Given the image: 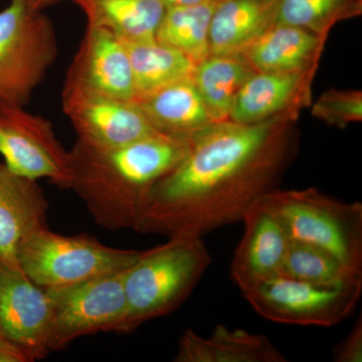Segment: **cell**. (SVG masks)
<instances>
[{"label": "cell", "mask_w": 362, "mask_h": 362, "mask_svg": "<svg viewBox=\"0 0 362 362\" xmlns=\"http://www.w3.org/2000/svg\"><path fill=\"white\" fill-rule=\"evenodd\" d=\"M126 270L45 289L52 309L47 339L49 352L66 349L74 340L95 333H120L127 311L124 289Z\"/></svg>", "instance_id": "8"}, {"label": "cell", "mask_w": 362, "mask_h": 362, "mask_svg": "<svg viewBox=\"0 0 362 362\" xmlns=\"http://www.w3.org/2000/svg\"><path fill=\"white\" fill-rule=\"evenodd\" d=\"M62 105L77 140L94 148H117L159 133L133 101L64 94Z\"/></svg>", "instance_id": "11"}, {"label": "cell", "mask_w": 362, "mask_h": 362, "mask_svg": "<svg viewBox=\"0 0 362 362\" xmlns=\"http://www.w3.org/2000/svg\"><path fill=\"white\" fill-rule=\"evenodd\" d=\"M64 94L94 95L134 101V81L122 40L96 26L88 25L66 71Z\"/></svg>", "instance_id": "10"}, {"label": "cell", "mask_w": 362, "mask_h": 362, "mask_svg": "<svg viewBox=\"0 0 362 362\" xmlns=\"http://www.w3.org/2000/svg\"><path fill=\"white\" fill-rule=\"evenodd\" d=\"M0 362H33L21 345L0 329Z\"/></svg>", "instance_id": "28"}, {"label": "cell", "mask_w": 362, "mask_h": 362, "mask_svg": "<svg viewBox=\"0 0 362 362\" xmlns=\"http://www.w3.org/2000/svg\"><path fill=\"white\" fill-rule=\"evenodd\" d=\"M220 0L192 6H168L157 28L156 40L192 59L195 64L211 54L209 26Z\"/></svg>", "instance_id": "23"}, {"label": "cell", "mask_w": 362, "mask_h": 362, "mask_svg": "<svg viewBox=\"0 0 362 362\" xmlns=\"http://www.w3.org/2000/svg\"><path fill=\"white\" fill-rule=\"evenodd\" d=\"M280 276L325 286L342 284L362 278V274L350 270L322 247L292 240Z\"/></svg>", "instance_id": "24"}, {"label": "cell", "mask_w": 362, "mask_h": 362, "mask_svg": "<svg viewBox=\"0 0 362 362\" xmlns=\"http://www.w3.org/2000/svg\"><path fill=\"white\" fill-rule=\"evenodd\" d=\"M139 252L106 246L87 235H59L42 226L21 242L18 262L33 283L52 289L126 270Z\"/></svg>", "instance_id": "5"}, {"label": "cell", "mask_w": 362, "mask_h": 362, "mask_svg": "<svg viewBox=\"0 0 362 362\" xmlns=\"http://www.w3.org/2000/svg\"><path fill=\"white\" fill-rule=\"evenodd\" d=\"M290 240L322 247L362 274V204L326 197L315 188L275 189L266 195Z\"/></svg>", "instance_id": "4"}, {"label": "cell", "mask_w": 362, "mask_h": 362, "mask_svg": "<svg viewBox=\"0 0 362 362\" xmlns=\"http://www.w3.org/2000/svg\"><path fill=\"white\" fill-rule=\"evenodd\" d=\"M58 54L51 18L11 0L0 11V104L25 107Z\"/></svg>", "instance_id": "6"}, {"label": "cell", "mask_w": 362, "mask_h": 362, "mask_svg": "<svg viewBox=\"0 0 362 362\" xmlns=\"http://www.w3.org/2000/svg\"><path fill=\"white\" fill-rule=\"evenodd\" d=\"M279 0H220L209 26L211 54H239L275 25Z\"/></svg>", "instance_id": "19"}, {"label": "cell", "mask_w": 362, "mask_h": 362, "mask_svg": "<svg viewBox=\"0 0 362 362\" xmlns=\"http://www.w3.org/2000/svg\"><path fill=\"white\" fill-rule=\"evenodd\" d=\"M168 6H192V4H202L206 0H163Z\"/></svg>", "instance_id": "30"}, {"label": "cell", "mask_w": 362, "mask_h": 362, "mask_svg": "<svg viewBox=\"0 0 362 362\" xmlns=\"http://www.w3.org/2000/svg\"><path fill=\"white\" fill-rule=\"evenodd\" d=\"M281 117L245 125L223 121L189 136L185 156L150 192L134 230L204 237L242 223L270 194L289 157Z\"/></svg>", "instance_id": "1"}, {"label": "cell", "mask_w": 362, "mask_h": 362, "mask_svg": "<svg viewBox=\"0 0 362 362\" xmlns=\"http://www.w3.org/2000/svg\"><path fill=\"white\" fill-rule=\"evenodd\" d=\"M322 42V35L275 23L239 54L255 71H307L318 58Z\"/></svg>", "instance_id": "15"}, {"label": "cell", "mask_w": 362, "mask_h": 362, "mask_svg": "<svg viewBox=\"0 0 362 362\" xmlns=\"http://www.w3.org/2000/svg\"><path fill=\"white\" fill-rule=\"evenodd\" d=\"M87 25L111 33L124 42H154L166 11L163 0H70Z\"/></svg>", "instance_id": "20"}, {"label": "cell", "mask_w": 362, "mask_h": 362, "mask_svg": "<svg viewBox=\"0 0 362 362\" xmlns=\"http://www.w3.org/2000/svg\"><path fill=\"white\" fill-rule=\"evenodd\" d=\"M124 45L132 69L135 100L194 76L197 64L173 47L156 40Z\"/></svg>", "instance_id": "22"}, {"label": "cell", "mask_w": 362, "mask_h": 362, "mask_svg": "<svg viewBox=\"0 0 362 362\" xmlns=\"http://www.w3.org/2000/svg\"><path fill=\"white\" fill-rule=\"evenodd\" d=\"M334 361L337 362L362 361V319L352 328L349 337L335 349Z\"/></svg>", "instance_id": "27"}, {"label": "cell", "mask_w": 362, "mask_h": 362, "mask_svg": "<svg viewBox=\"0 0 362 362\" xmlns=\"http://www.w3.org/2000/svg\"><path fill=\"white\" fill-rule=\"evenodd\" d=\"M309 76L310 71H254L240 88L228 120L251 125L281 115L300 99Z\"/></svg>", "instance_id": "18"}, {"label": "cell", "mask_w": 362, "mask_h": 362, "mask_svg": "<svg viewBox=\"0 0 362 362\" xmlns=\"http://www.w3.org/2000/svg\"><path fill=\"white\" fill-rule=\"evenodd\" d=\"M312 112L317 118L330 125L345 127L350 123L361 121V93L329 90L316 102Z\"/></svg>", "instance_id": "26"}, {"label": "cell", "mask_w": 362, "mask_h": 362, "mask_svg": "<svg viewBox=\"0 0 362 362\" xmlns=\"http://www.w3.org/2000/svg\"><path fill=\"white\" fill-rule=\"evenodd\" d=\"M362 278L338 285H317L277 276L243 292L255 311L277 323L331 327L356 310Z\"/></svg>", "instance_id": "7"}, {"label": "cell", "mask_w": 362, "mask_h": 362, "mask_svg": "<svg viewBox=\"0 0 362 362\" xmlns=\"http://www.w3.org/2000/svg\"><path fill=\"white\" fill-rule=\"evenodd\" d=\"M49 202L37 180L13 173L0 163V259L20 268L18 251L35 228L47 226Z\"/></svg>", "instance_id": "14"}, {"label": "cell", "mask_w": 362, "mask_h": 362, "mask_svg": "<svg viewBox=\"0 0 362 362\" xmlns=\"http://www.w3.org/2000/svg\"><path fill=\"white\" fill-rule=\"evenodd\" d=\"M211 263L202 237L178 235L140 252L125 271L127 311L119 334L175 311L192 294Z\"/></svg>", "instance_id": "3"}, {"label": "cell", "mask_w": 362, "mask_h": 362, "mask_svg": "<svg viewBox=\"0 0 362 362\" xmlns=\"http://www.w3.org/2000/svg\"><path fill=\"white\" fill-rule=\"evenodd\" d=\"M51 301L44 288L21 268L0 259V329L21 345L33 361L49 354Z\"/></svg>", "instance_id": "12"}, {"label": "cell", "mask_w": 362, "mask_h": 362, "mask_svg": "<svg viewBox=\"0 0 362 362\" xmlns=\"http://www.w3.org/2000/svg\"><path fill=\"white\" fill-rule=\"evenodd\" d=\"M362 0H279L275 23L325 35L339 21L361 14Z\"/></svg>", "instance_id": "25"}, {"label": "cell", "mask_w": 362, "mask_h": 362, "mask_svg": "<svg viewBox=\"0 0 362 362\" xmlns=\"http://www.w3.org/2000/svg\"><path fill=\"white\" fill-rule=\"evenodd\" d=\"M133 102L162 134L189 137L214 123L192 78L166 86Z\"/></svg>", "instance_id": "17"}, {"label": "cell", "mask_w": 362, "mask_h": 362, "mask_svg": "<svg viewBox=\"0 0 362 362\" xmlns=\"http://www.w3.org/2000/svg\"><path fill=\"white\" fill-rule=\"evenodd\" d=\"M254 71L240 54H209L197 64L192 80L214 123L228 121L240 88Z\"/></svg>", "instance_id": "21"}, {"label": "cell", "mask_w": 362, "mask_h": 362, "mask_svg": "<svg viewBox=\"0 0 362 362\" xmlns=\"http://www.w3.org/2000/svg\"><path fill=\"white\" fill-rule=\"evenodd\" d=\"M189 137L158 133L113 149L75 142L70 153V189L93 220L108 230H134L150 192L185 156Z\"/></svg>", "instance_id": "2"}, {"label": "cell", "mask_w": 362, "mask_h": 362, "mask_svg": "<svg viewBox=\"0 0 362 362\" xmlns=\"http://www.w3.org/2000/svg\"><path fill=\"white\" fill-rule=\"evenodd\" d=\"M176 362H286L280 350L263 334L216 325L209 337L187 329L178 341Z\"/></svg>", "instance_id": "16"}, {"label": "cell", "mask_w": 362, "mask_h": 362, "mask_svg": "<svg viewBox=\"0 0 362 362\" xmlns=\"http://www.w3.org/2000/svg\"><path fill=\"white\" fill-rule=\"evenodd\" d=\"M0 156L7 168L30 180L45 178L70 189V153L51 121L25 107L0 104Z\"/></svg>", "instance_id": "9"}, {"label": "cell", "mask_w": 362, "mask_h": 362, "mask_svg": "<svg viewBox=\"0 0 362 362\" xmlns=\"http://www.w3.org/2000/svg\"><path fill=\"white\" fill-rule=\"evenodd\" d=\"M21 1H23L26 6L35 9V11H45V9L47 8V7L64 1V0H21Z\"/></svg>", "instance_id": "29"}, {"label": "cell", "mask_w": 362, "mask_h": 362, "mask_svg": "<svg viewBox=\"0 0 362 362\" xmlns=\"http://www.w3.org/2000/svg\"><path fill=\"white\" fill-rule=\"evenodd\" d=\"M245 230L235 252L230 278L242 292L280 276L289 235L266 195L245 213Z\"/></svg>", "instance_id": "13"}]
</instances>
